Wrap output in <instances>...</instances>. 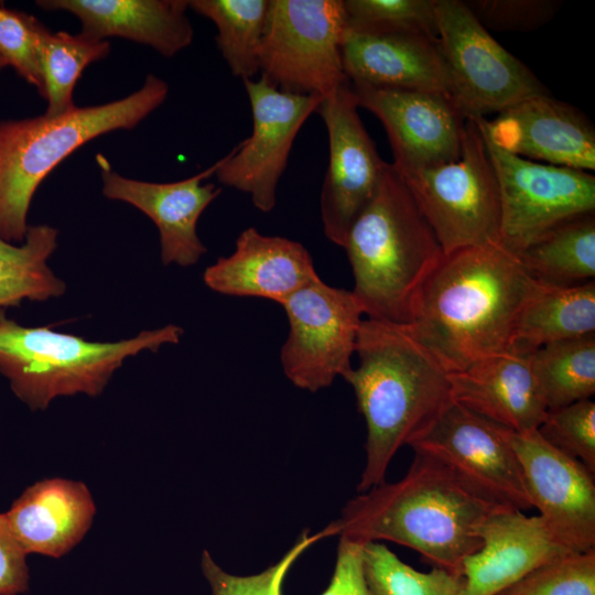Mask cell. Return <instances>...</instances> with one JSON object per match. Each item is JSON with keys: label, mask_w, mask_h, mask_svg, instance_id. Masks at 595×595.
<instances>
[{"label": "cell", "mask_w": 595, "mask_h": 595, "mask_svg": "<svg viewBox=\"0 0 595 595\" xmlns=\"http://www.w3.org/2000/svg\"><path fill=\"white\" fill-rule=\"evenodd\" d=\"M539 283L501 245L442 257L422 283L407 324L446 371H463L511 347L519 315Z\"/></svg>", "instance_id": "1"}, {"label": "cell", "mask_w": 595, "mask_h": 595, "mask_svg": "<svg viewBox=\"0 0 595 595\" xmlns=\"http://www.w3.org/2000/svg\"><path fill=\"white\" fill-rule=\"evenodd\" d=\"M497 505L433 456L414 452L405 475L348 500L323 530L359 543L394 542L415 550L432 567L454 573L480 545L479 529Z\"/></svg>", "instance_id": "2"}, {"label": "cell", "mask_w": 595, "mask_h": 595, "mask_svg": "<svg viewBox=\"0 0 595 595\" xmlns=\"http://www.w3.org/2000/svg\"><path fill=\"white\" fill-rule=\"evenodd\" d=\"M356 368L343 378L354 389L367 437L359 493L386 482L396 453L420 439L452 402L448 371L407 324L361 321Z\"/></svg>", "instance_id": "3"}, {"label": "cell", "mask_w": 595, "mask_h": 595, "mask_svg": "<svg viewBox=\"0 0 595 595\" xmlns=\"http://www.w3.org/2000/svg\"><path fill=\"white\" fill-rule=\"evenodd\" d=\"M368 318L409 324L416 294L444 256L402 177L386 162L377 192L343 247Z\"/></svg>", "instance_id": "4"}, {"label": "cell", "mask_w": 595, "mask_h": 595, "mask_svg": "<svg viewBox=\"0 0 595 595\" xmlns=\"http://www.w3.org/2000/svg\"><path fill=\"white\" fill-rule=\"evenodd\" d=\"M169 85L147 75L132 94L102 105L76 107L58 117L0 121V238L21 244L28 214L44 178L88 141L138 126L166 99Z\"/></svg>", "instance_id": "5"}, {"label": "cell", "mask_w": 595, "mask_h": 595, "mask_svg": "<svg viewBox=\"0 0 595 595\" xmlns=\"http://www.w3.org/2000/svg\"><path fill=\"white\" fill-rule=\"evenodd\" d=\"M182 334L169 324L119 342H90L48 326H22L0 309V372L19 400L43 411L57 397L101 394L128 357L177 344Z\"/></svg>", "instance_id": "6"}, {"label": "cell", "mask_w": 595, "mask_h": 595, "mask_svg": "<svg viewBox=\"0 0 595 595\" xmlns=\"http://www.w3.org/2000/svg\"><path fill=\"white\" fill-rule=\"evenodd\" d=\"M399 174L444 255L464 248L499 244L500 198L497 177L483 134L474 119L466 121L458 159Z\"/></svg>", "instance_id": "7"}, {"label": "cell", "mask_w": 595, "mask_h": 595, "mask_svg": "<svg viewBox=\"0 0 595 595\" xmlns=\"http://www.w3.org/2000/svg\"><path fill=\"white\" fill-rule=\"evenodd\" d=\"M343 0H270L259 72L277 88L324 98L348 83Z\"/></svg>", "instance_id": "8"}, {"label": "cell", "mask_w": 595, "mask_h": 595, "mask_svg": "<svg viewBox=\"0 0 595 595\" xmlns=\"http://www.w3.org/2000/svg\"><path fill=\"white\" fill-rule=\"evenodd\" d=\"M436 28L451 97L466 119L486 118L526 98L549 94L462 0H436Z\"/></svg>", "instance_id": "9"}, {"label": "cell", "mask_w": 595, "mask_h": 595, "mask_svg": "<svg viewBox=\"0 0 595 595\" xmlns=\"http://www.w3.org/2000/svg\"><path fill=\"white\" fill-rule=\"evenodd\" d=\"M482 134L497 177L505 249L518 253L555 226L595 212L593 174L515 155Z\"/></svg>", "instance_id": "10"}, {"label": "cell", "mask_w": 595, "mask_h": 595, "mask_svg": "<svg viewBox=\"0 0 595 595\" xmlns=\"http://www.w3.org/2000/svg\"><path fill=\"white\" fill-rule=\"evenodd\" d=\"M280 305L289 323L280 351L285 377L310 392L329 387L351 368L364 314L355 295L318 277Z\"/></svg>", "instance_id": "11"}, {"label": "cell", "mask_w": 595, "mask_h": 595, "mask_svg": "<svg viewBox=\"0 0 595 595\" xmlns=\"http://www.w3.org/2000/svg\"><path fill=\"white\" fill-rule=\"evenodd\" d=\"M252 113V133L218 160V182L248 194L257 209L271 212L296 134L322 97L286 93L261 76L242 80Z\"/></svg>", "instance_id": "12"}, {"label": "cell", "mask_w": 595, "mask_h": 595, "mask_svg": "<svg viewBox=\"0 0 595 595\" xmlns=\"http://www.w3.org/2000/svg\"><path fill=\"white\" fill-rule=\"evenodd\" d=\"M409 446L442 462L488 500L521 511L532 508L509 429L452 401Z\"/></svg>", "instance_id": "13"}, {"label": "cell", "mask_w": 595, "mask_h": 595, "mask_svg": "<svg viewBox=\"0 0 595 595\" xmlns=\"http://www.w3.org/2000/svg\"><path fill=\"white\" fill-rule=\"evenodd\" d=\"M357 109L348 82L325 96L316 110L328 134L321 219L326 238L339 247L375 196L386 165Z\"/></svg>", "instance_id": "14"}, {"label": "cell", "mask_w": 595, "mask_h": 595, "mask_svg": "<svg viewBox=\"0 0 595 595\" xmlns=\"http://www.w3.org/2000/svg\"><path fill=\"white\" fill-rule=\"evenodd\" d=\"M350 84L356 104L382 123L399 173L459 158L467 119L448 96Z\"/></svg>", "instance_id": "15"}, {"label": "cell", "mask_w": 595, "mask_h": 595, "mask_svg": "<svg viewBox=\"0 0 595 595\" xmlns=\"http://www.w3.org/2000/svg\"><path fill=\"white\" fill-rule=\"evenodd\" d=\"M509 441L520 463L532 508L572 552L595 550V474L538 432H513Z\"/></svg>", "instance_id": "16"}, {"label": "cell", "mask_w": 595, "mask_h": 595, "mask_svg": "<svg viewBox=\"0 0 595 595\" xmlns=\"http://www.w3.org/2000/svg\"><path fill=\"white\" fill-rule=\"evenodd\" d=\"M496 145L515 155L582 171L595 170V129L574 106L536 95L499 112L474 119Z\"/></svg>", "instance_id": "17"}, {"label": "cell", "mask_w": 595, "mask_h": 595, "mask_svg": "<svg viewBox=\"0 0 595 595\" xmlns=\"http://www.w3.org/2000/svg\"><path fill=\"white\" fill-rule=\"evenodd\" d=\"M96 159L102 195L134 206L158 227L163 264L190 267L206 253L196 226L203 212L221 192L214 183H203L215 175L218 161L191 177L158 183L126 177L102 154Z\"/></svg>", "instance_id": "18"}, {"label": "cell", "mask_w": 595, "mask_h": 595, "mask_svg": "<svg viewBox=\"0 0 595 595\" xmlns=\"http://www.w3.org/2000/svg\"><path fill=\"white\" fill-rule=\"evenodd\" d=\"M342 58L351 84L451 97L437 37L420 33L363 32L346 26Z\"/></svg>", "instance_id": "19"}, {"label": "cell", "mask_w": 595, "mask_h": 595, "mask_svg": "<svg viewBox=\"0 0 595 595\" xmlns=\"http://www.w3.org/2000/svg\"><path fill=\"white\" fill-rule=\"evenodd\" d=\"M480 548L467 556L461 574L463 595H496L536 567L571 553L540 516L513 508L491 513L479 529Z\"/></svg>", "instance_id": "20"}, {"label": "cell", "mask_w": 595, "mask_h": 595, "mask_svg": "<svg viewBox=\"0 0 595 595\" xmlns=\"http://www.w3.org/2000/svg\"><path fill=\"white\" fill-rule=\"evenodd\" d=\"M317 278L313 258L302 244L263 235L255 227L241 231L234 252L218 258L203 274L205 284L217 293L279 304Z\"/></svg>", "instance_id": "21"}, {"label": "cell", "mask_w": 595, "mask_h": 595, "mask_svg": "<svg viewBox=\"0 0 595 595\" xmlns=\"http://www.w3.org/2000/svg\"><path fill=\"white\" fill-rule=\"evenodd\" d=\"M448 379L453 402L513 432L536 431L547 415L530 354H496Z\"/></svg>", "instance_id": "22"}, {"label": "cell", "mask_w": 595, "mask_h": 595, "mask_svg": "<svg viewBox=\"0 0 595 595\" xmlns=\"http://www.w3.org/2000/svg\"><path fill=\"white\" fill-rule=\"evenodd\" d=\"M3 513L28 555L60 559L91 528L96 504L85 483L50 477L28 486Z\"/></svg>", "instance_id": "23"}, {"label": "cell", "mask_w": 595, "mask_h": 595, "mask_svg": "<svg viewBox=\"0 0 595 595\" xmlns=\"http://www.w3.org/2000/svg\"><path fill=\"white\" fill-rule=\"evenodd\" d=\"M46 11L75 15L82 35L107 41L119 36L173 57L190 46L194 30L186 14L188 0H40Z\"/></svg>", "instance_id": "24"}, {"label": "cell", "mask_w": 595, "mask_h": 595, "mask_svg": "<svg viewBox=\"0 0 595 595\" xmlns=\"http://www.w3.org/2000/svg\"><path fill=\"white\" fill-rule=\"evenodd\" d=\"M593 334L594 280L569 286L539 283L522 307L509 350L530 354L548 344Z\"/></svg>", "instance_id": "25"}, {"label": "cell", "mask_w": 595, "mask_h": 595, "mask_svg": "<svg viewBox=\"0 0 595 595\" xmlns=\"http://www.w3.org/2000/svg\"><path fill=\"white\" fill-rule=\"evenodd\" d=\"M516 255L542 285L569 286L594 280V213L555 226Z\"/></svg>", "instance_id": "26"}, {"label": "cell", "mask_w": 595, "mask_h": 595, "mask_svg": "<svg viewBox=\"0 0 595 595\" xmlns=\"http://www.w3.org/2000/svg\"><path fill=\"white\" fill-rule=\"evenodd\" d=\"M57 238L58 230L50 225L29 226L21 244L0 238V309L64 294L65 283L47 266Z\"/></svg>", "instance_id": "27"}, {"label": "cell", "mask_w": 595, "mask_h": 595, "mask_svg": "<svg viewBox=\"0 0 595 595\" xmlns=\"http://www.w3.org/2000/svg\"><path fill=\"white\" fill-rule=\"evenodd\" d=\"M270 0H188V9L210 20L216 44L231 74L253 79Z\"/></svg>", "instance_id": "28"}, {"label": "cell", "mask_w": 595, "mask_h": 595, "mask_svg": "<svg viewBox=\"0 0 595 595\" xmlns=\"http://www.w3.org/2000/svg\"><path fill=\"white\" fill-rule=\"evenodd\" d=\"M110 43L95 41L80 33L52 32L43 23L39 32V54L43 78V95L47 102V117L71 112L74 88L85 68L108 56Z\"/></svg>", "instance_id": "29"}, {"label": "cell", "mask_w": 595, "mask_h": 595, "mask_svg": "<svg viewBox=\"0 0 595 595\" xmlns=\"http://www.w3.org/2000/svg\"><path fill=\"white\" fill-rule=\"evenodd\" d=\"M548 411L595 393V334L555 342L530 353Z\"/></svg>", "instance_id": "30"}, {"label": "cell", "mask_w": 595, "mask_h": 595, "mask_svg": "<svg viewBox=\"0 0 595 595\" xmlns=\"http://www.w3.org/2000/svg\"><path fill=\"white\" fill-rule=\"evenodd\" d=\"M363 567L369 595H463L462 574L440 567L418 571L380 542L363 544Z\"/></svg>", "instance_id": "31"}, {"label": "cell", "mask_w": 595, "mask_h": 595, "mask_svg": "<svg viewBox=\"0 0 595 595\" xmlns=\"http://www.w3.org/2000/svg\"><path fill=\"white\" fill-rule=\"evenodd\" d=\"M343 6L349 29L437 37L436 0H343Z\"/></svg>", "instance_id": "32"}, {"label": "cell", "mask_w": 595, "mask_h": 595, "mask_svg": "<svg viewBox=\"0 0 595 595\" xmlns=\"http://www.w3.org/2000/svg\"><path fill=\"white\" fill-rule=\"evenodd\" d=\"M326 538L322 529L315 534L304 530L283 556L266 570L251 575H235L216 563L204 550L201 556L202 573L212 595H282L284 578L294 562L318 540Z\"/></svg>", "instance_id": "33"}, {"label": "cell", "mask_w": 595, "mask_h": 595, "mask_svg": "<svg viewBox=\"0 0 595 595\" xmlns=\"http://www.w3.org/2000/svg\"><path fill=\"white\" fill-rule=\"evenodd\" d=\"M496 595H595V550L555 558Z\"/></svg>", "instance_id": "34"}, {"label": "cell", "mask_w": 595, "mask_h": 595, "mask_svg": "<svg viewBox=\"0 0 595 595\" xmlns=\"http://www.w3.org/2000/svg\"><path fill=\"white\" fill-rule=\"evenodd\" d=\"M538 432L550 445L580 461L595 474V402L593 400H580L549 410Z\"/></svg>", "instance_id": "35"}, {"label": "cell", "mask_w": 595, "mask_h": 595, "mask_svg": "<svg viewBox=\"0 0 595 595\" xmlns=\"http://www.w3.org/2000/svg\"><path fill=\"white\" fill-rule=\"evenodd\" d=\"M42 22L32 14L0 3V56L8 66L43 95V78L39 54V32Z\"/></svg>", "instance_id": "36"}, {"label": "cell", "mask_w": 595, "mask_h": 595, "mask_svg": "<svg viewBox=\"0 0 595 595\" xmlns=\"http://www.w3.org/2000/svg\"><path fill=\"white\" fill-rule=\"evenodd\" d=\"M485 29L530 32L550 22L562 7L558 0L463 1Z\"/></svg>", "instance_id": "37"}, {"label": "cell", "mask_w": 595, "mask_h": 595, "mask_svg": "<svg viewBox=\"0 0 595 595\" xmlns=\"http://www.w3.org/2000/svg\"><path fill=\"white\" fill-rule=\"evenodd\" d=\"M26 558L4 513L0 512V595H21L29 589Z\"/></svg>", "instance_id": "38"}, {"label": "cell", "mask_w": 595, "mask_h": 595, "mask_svg": "<svg viewBox=\"0 0 595 595\" xmlns=\"http://www.w3.org/2000/svg\"><path fill=\"white\" fill-rule=\"evenodd\" d=\"M363 544L339 537L334 572L321 595H369L363 567Z\"/></svg>", "instance_id": "39"}, {"label": "cell", "mask_w": 595, "mask_h": 595, "mask_svg": "<svg viewBox=\"0 0 595 595\" xmlns=\"http://www.w3.org/2000/svg\"><path fill=\"white\" fill-rule=\"evenodd\" d=\"M6 67H8L7 63L4 62V60L0 56V72L2 69H4Z\"/></svg>", "instance_id": "40"}]
</instances>
